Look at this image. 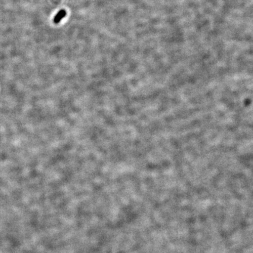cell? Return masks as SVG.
<instances>
[{
    "label": "cell",
    "instance_id": "cell-1",
    "mask_svg": "<svg viewBox=\"0 0 253 253\" xmlns=\"http://www.w3.org/2000/svg\"><path fill=\"white\" fill-rule=\"evenodd\" d=\"M67 12L65 9H61L58 13L55 16L54 19H53V22L55 24H58L62 20V19L66 17Z\"/></svg>",
    "mask_w": 253,
    "mask_h": 253
}]
</instances>
